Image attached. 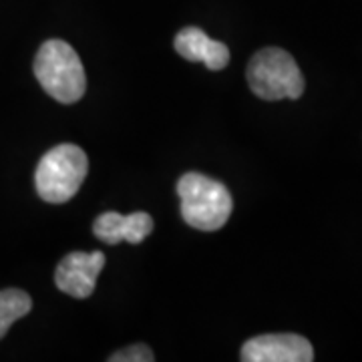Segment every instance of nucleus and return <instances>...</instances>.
<instances>
[{
  "label": "nucleus",
  "mask_w": 362,
  "mask_h": 362,
  "mask_svg": "<svg viewBox=\"0 0 362 362\" xmlns=\"http://www.w3.org/2000/svg\"><path fill=\"white\" fill-rule=\"evenodd\" d=\"M181 216L187 226L202 232H216L226 226L233 209L230 189L221 181L189 171L177 181Z\"/></svg>",
  "instance_id": "obj_1"
},
{
  "label": "nucleus",
  "mask_w": 362,
  "mask_h": 362,
  "mask_svg": "<svg viewBox=\"0 0 362 362\" xmlns=\"http://www.w3.org/2000/svg\"><path fill=\"white\" fill-rule=\"evenodd\" d=\"M35 77L59 103H77L87 90V77L78 54L65 40H47L35 59Z\"/></svg>",
  "instance_id": "obj_2"
},
{
  "label": "nucleus",
  "mask_w": 362,
  "mask_h": 362,
  "mask_svg": "<svg viewBox=\"0 0 362 362\" xmlns=\"http://www.w3.org/2000/svg\"><path fill=\"white\" fill-rule=\"evenodd\" d=\"M89 159L85 151L73 145L63 143L47 151L35 171V187L40 199L47 204H66L73 199L78 187L87 177Z\"/></svg>",
  "instance_id": "obj_3"
},
{
  "label": "nucleus",
  "mask_w": 362,
  "mask_h": 362,
  "mask_svg": "<svg viewBox=\"0 0 362 362\" xmlns=\"http://www.w3.org/2000/svg\"><path fill=\"white\" fill-rule=\"evenodd\" d=\"M246 77L250 89L264 101L300 99L306 87L294 57L276 47L262 49L252 57Z\"/></svg>",
  "instance_id": "obj_4"
},
{
  "label": "nucleus",
  "mask_w": 362,
  "mask_h": 362,
  "mask_svg": "<svg viewBox=\"0 0 362 362\" xmlns=\"http://www.w3.org/2000/svg\"><path fill=\"white\" fill-rule=\"evenodd\" d=\"M103 266V252H71L57 266L54 284L69 296L85 300L95 292Z\"/></svg>",
  "instance_id": "obj_5"
},
{
  "label": "nucleus",
  "mask_w": 362,
  "mask_h": 362,
  "mask_svg": "<svg viewBox=\"0 0 362 362\" xmlns=\"http://www.w3.org/2000/svg\"><path fill=\"white\" fill-rule=\"evenodd\" d=\"M244 362H310L314 349L310 340L300 334H262L242 346Z\"/></svg>",
  "instance_id": "obj_6"
},
{
  "label": "nucleus",
  "mask_w": 362,
  "mask_h": 362,
  "mask_svg": "<svg viewBox=\"0 0 362 362\" xmlns=\"http://www.w3.org/2000/svg\"><path fill=\"white\" fill-rule=\"evenodd\" d=\"M153 232V218L145 211L121 216L117 211H105L93 223V233L105 244H119L127 240L129 244H141Z\"/></svg>",
  "instance_id": "obj_7"
},
{
  "label": "nucleus",
  "mask_w": 362,
  "mask_h": 362,
  "mask_svg": "<svg viewBox=\"0 0 362 362\" xmlns=\"http://www.w3.org/2000/svg\"><path fill=\"white\" fill-rule=\"evenodd\" d=\"M173 45H175L177 54L185 61L206 63L209 71H221L230 63V49L220 40L209 39L197 26L181 28Z\"/></svg>",
  "instance_id": "obj_8"
},
{
  "label": "nucleus",
  "mask_w": 362,
  "mask_h": 362,
  "mask_svg": "<svg viewBox=\"0 0 362 362\" xmlns=\"http://www.w3.org/2000/svg\"><path fill=\"white\" fill-rule=\"evenodd\" d=\"M30 308H33V300L26 292L18 288L0 290V338H4L8 328L16 320L25 318Z\"/></svg>",
  "instance_id": "obj_9"
},
{
  "label": "nucleus",
  "mask_w": 362,
  "mask_h": 362,
  "mask_svg": "<svg viewBox=\"0 0 362 362\" xmlns=\"http://www.w3.org/2000/svg\"><path fill=\"white\" fill-rule=\"evenodd\" d=\"M156 356L149 346L145 344H133L123 350H117L113 356H109V362H153Z\"/></svg>",
  "instance_id": "obj_10"
}]
</instances>
